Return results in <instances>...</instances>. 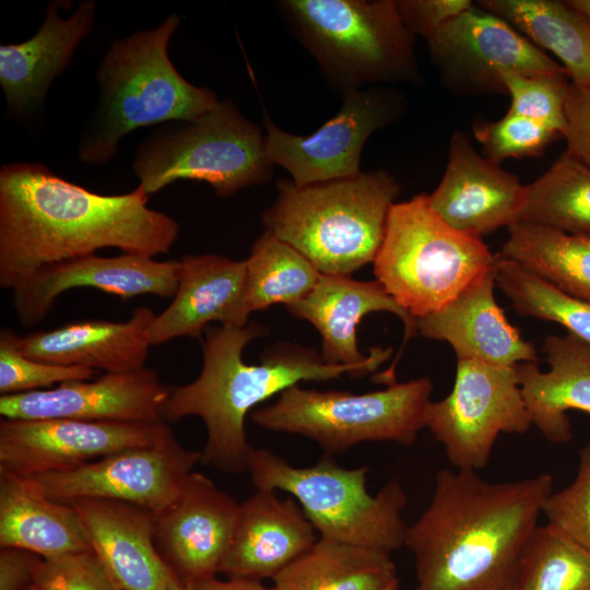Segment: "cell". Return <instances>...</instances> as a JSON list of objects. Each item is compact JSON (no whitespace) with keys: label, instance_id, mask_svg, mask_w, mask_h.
Masks as SVG:
<instances>
[{"label":"cell","instance_id":"obj_1","mask_svg":"<svg viewBox=\"0 0 590 590\" xmlns=\"http://www.w3.org/2000/svg\"><path fill=\"white\" fill-rule=\"evenodd\" d=\"M138 185L99 194L72 184L39 162L0 169V286L13 290L37 270L113 247L122 253L166 255L179 224L148 206Z\"/></svg>","mask_w":590,"mask_h":590},{"label":"cell","instance_id":"obj_2","mask_svg":"<svg viewBox=\"0 0 590 590\" xmlns=\"http://www.w3.org/2000/svg\"><path fill=\"white\" fill-rule=\"evenodd\" d=\"M552 493L547 473L491 483L473 470H439L428 506L405 530L415 590H508Z\"/></svg>","mask_w":590,"mask_h":590},{"label":"cell","instance_id":"obj_3","mask_svg":"<svg viewBox=\"0 0 590 590\" xmlns=\"http://www.w3.org/2000/svg\"><path fill=\"white\" fill-rule=\"evenodd\" d=\"M267 328L250 322L245 327H208L202 342L203 363L191 382L169 388L162 406V420L176 422L200 417L206 429L201 462L220 472L247 471L251 447L246 437L249 411L269 398L302 381H328L344 374L352 377L374 373L392 353V347L369 349L366 363H324L312 349L282 343L268 349L260 364H247L243 351Z\"/></svg>","mask_w":590,"mask_h":590},{"label":"cell","instance_id":"obj_4","mask_svg":"<svg viewBox=\"0 0 590 590\" xmlns=\"http://www.w3.org/2000/svg\"><path fill=\"white\" fill-rule=\"evenodd\" d=\"M179 25L180 16L170 13L157 26L110 44L96 71L98 103L78 144L82 163L106 164L131 131L191 120L217 104L213 90L185 80L169 58Z\"/></svg>","mask_w":590,"mask_h":590},{"label":"cell","instance_id":"obj_5","mask_svg":"<svg viewBox=\"0 0 590 590\" xmlns=\"http://www.w3.org/2000/svg\"><path fill=\"white\" fill-rule=\"evenodd\" d=\"M266 231L303 253L321 274L350 275L374 262L400 186L385 169L309 186L276 184Z\"/></svg>","mask_w":590,"mask_h":590},{"label":"cell","instance_id":"obj_6","mask_svg":"<svg viewBox=\"0 0 590 590\" xmlns=\"http://www.w3.org/2000/svg\"><path fill=\"white\" fill-rule=\"evenodd\" d=\"M278 11L342 96L380 84L423 81L414 38L396 0H281Z\"/></svg>","mask_w":590,"mask_h":590},{"label":"cell","instance_id":"obj_7","mask_svg":"<svg viewBox=\"0 0 590 590\" xmlns=\"http://www.w3.org/2000/svg\"><path fill=\"white\" fill-rule=\"evenodd\" d=\"M495 261L482 238L453 229L432 209L428 194L418 193L391 205L374 273L417 319L445 307Z\"/></svg>","mask_w":590,"mask_h":590},{"label":"cell","instance_id":"obj_8","mask_svg":"<svg viewBox=\"0 0 590 590\" xmlns=\"http://www.w3.org/2000/svg\"><path fill=\"white\" fill-rule=\"evenodd\" d=\"M247 471L257 489H280L295 498L320 538L388 554L404 546L408 496L394 480L370 495L367 467L343 468L324 455L311 467L297 468L268 449L252 448Z\"/></svg>","mask_w":590,"mask_h":590},{"label":"cell","instance_id":"obj_9","mask_svg":"<svg viewBox=\"0 0 590 590\" xmlns=\"http://www.w3.org/2000/svg\"><path fill=\"white\" fill-rule=\"evenodd\" d=\"M266 133L228 99L191 120L158 125L137 148L132 170L150 196L177 180L208 182L229 197L269 181Z\"/></svg>","mask_w":590,"mask_h":590},{"label":"cell","instance_id":"obj_10","mask_svg":"<svg viewBox=\"0 0 590 590\" xmlns=\"http://www.w3.org/2000/svg\"><path fill=\"white\" fill-rule=\"evenodd\" d=\"M433 382L422 377L363 394L292 386L276 402L251 412L258 426L314 440L324 455H341L366 441L411 446L425 427Z\"/></svg>","mask_w":590,"mask_h":590},{"label":"cell","instance_id":"obj_11","mask_svg":"<svg viewBox=\"0 0 590 590\" xmlns=\"http://www.w3.org/2000/svg\"><path fill=\"white\" fill-rule=\"evenodd\" d=\"M531 426L517 367L479 359H457L451 392L430 401L425 414V427L459 470L485 467L499 434H523Z\"/></svg>","mask_w":590,"mask_h":590},{"label":"cell","instance_id":"obj_12","mask_svg":"<svg viewBox=\"0 0 590 590\" xmlns=\"http://www.w3.org/2000/svg\"><path fill=\"white\" fill-rule=\"evenodd\" d=\"M342 97L340 110L308 135L284 131L264 116L268 157L287 170L296 186L358 176L368 138L399 120L408 105L400 91L382 85L352 91Z\"/></svg>","mask_w":590,"mask_h":590},{"label":"cell","instance_id":"obj_13","mask_svg":"<svg viewBox=\"0 0 590 590\" xmlns=\"http://www.w3.org/2000/svg\"><path fill=\"white\" fill-rule=\"evenodd\" d=\"M424 39L442 86L455 95L506 94V71L566 72L514 26L475 3Z\"/></svg>","mask_w":590,"mask_h":590},{"label":"cell","instance_id":"obj_14","mask_svg":"<svg viewBox=\"0 0 590 590\" xmlns=\"http://www.w3.org/2000/svg\"><path fill=\"white\" fill-rule=\"evenodd\" d=\"M201 459V451L182 447L169 429L151 445L123 449L78 468L25 479L55 500L109 499L155 514L178 497Z\"/></svg>","mask_w":590,"mask_h":590},{"label":"cell","instance_id":"obj_15","mask_svg":"<svg viewBox=\"0 0 590 590\" xmlns=\"http://www.w3.org/2000/svg\"><path fill=\"white\" fill-rule=\"evenodd\" d=\"M164 422L116 423L68 418L0 421V469L32 477L78 468L114 452L151 445Z\"/></svg>","mask_w":590,"mask_h":590},{"label":"cell","instance_id":"obj_16","mask_svg":"<svg viewBox=\"0 0 590 590\" xmlns=\"http://www.w3.org/2000/svg\"><path fill=\"white\" fill-rule=\"evenodd\" d=\"M240 504L192 472L178 497L153 514V542L175 578L189 587L214 578L229 552Z\"/></svg>","mask_w":590,"mask_h":590},{"label":"cell","instance_id":"obj_17","mask_svg":"<svg viewBox=\"0 0 590 590\" xmlns=\"http://www.w3.org/2000/svg\"><path fill=\"white\" fill-rule=\"evenodd\" d=\"M169 388L155 369L105 373L93 380H73L50 389L0 397V414L9 420L68 418L86 422L156 423Z\"/></svg>","mask_w":590,"mask_h":590},{"label":"cell","instance_id":"obj_18","mask_svg":"<svg viewBox=\"0 0 590 590\" xmlns=\"http://www.w3.org/2000/svg\"><path fill=\"white\" fill-rule=\"evenodd\" d=\"M528 186L485 155L464 131L450 138L445 173L428 194L435 213L453 229L482 238L521 220Z\"/></svg>","mask_w":590,"mask_h":590},{"label":"cell","instance_id":"obj_19","mask_svg":"<svg viewBox=\"0 0 590 590\" xmlns=\"http://www.w3.org/2000/svg\"><path fill=\"white\" fill-rule=\"evenodd\" d=\"M91 287L129 299L141 295L174 297L177 291L176 260L121 253L88 255L48 264L15 286L12 304L20 322L33 326L44 319L62 293Z\"/></svg>","mask_w":590,"mask_h":590},{"label":"cell","instance_id":"obj_20","mask_svg":"<svg viewBox=\"0 0 590 590\" xmlns=\"http://www.w3.org/2000/svg\"><path fill=\"white\" fill-rule=\"evenodd\" d=\"M72 1L52 0L46 5L38 31L20 44L0 46V85L12 117L31 118L43 108L54 80L69 67L75 50L92 32L95 0L81 2L63 19L59 12Z\"/></svg>","mask_w":590,"mask_h":590},{"label":"cell","instance_id":"obj_21","mask_svg":"<svg viewBox=\"0 0 590 590\" xmlns=\"http://www.w3.org/2000/svg\"><path fill=\"white\" fill-rule=\"evenodd\" d=\"M293 316L310 322L321 335L320 357L327 364L361 365L368 355L358 350L357 327L370 312L387 311L400 318L404 338L398 356L384 373L380 382H396L397 362L409 340L417 331L416 319L402 308L380 282L357 281L350 275L321 274L314 290L302 299L285 306Z\"/></svg>","mask_w":590,"mask_h":590},{"label":"cell","instance_id":"obj_22","mask_svg":"<svg viewBox=\"0 0 590 590\" xmlns=\"http://www.w3.org/2000/svg\"><path fill=\"white\" fill-rule=\"evenodd\" d=\"M176 274L177 291L172 303L151 323L152 345L179 337L201 339L211 322L247 324L251 312L245 260L213 253L186 255L176 260Z\"/></svg>","mask_w":590,"mask_h":590},{"label":"cell","instance_id":"obj_23","mask_svg":"<svg viewBox=\"0 0 590 590\" xmlns=\"http://www.w3.org/2000/svg\"><path fill=\"white\" fill-rule=\"evenodd\" d=\"M495 266L468 285L449 304L416 319L425 338L445 341L457 359H479L495 366L536 362L534 345L507 319L494 296Z\"/></svg>","mask_w":590,"mask_h":590},{"label":"cell","instance_id":"obj_24","mask_svg":"<svg viewBox=\"0 0 590 590\" xmlns=\"http://www.w3.org/2000/svg\"><path fill=\"white\" fill-rule=\"evenodd\" d=\"M76 510L92 552L121 590H169L175 577L153 542V512L109 499L80 498Z\"/></svg>","mask_w":590,"mask_h":590},{"label":"cell","instance_id":"obj_25","mask_svg":"<svg viewBox=\"0 0 590 590\" xmlns=\"http://www.w3.org/2000/svg\"><path fill=\"white\" fill-rule=\"evenodd\" d=\"M318 540L298 502L257 489L240 504L239 518L221 573L229 578H274Z\"/></svg>","mask_w":590,"mask_h":590},{"label":"cell","instance_id":"obj_26","mask_svg":"<svg viewBox=\"0 0 590 590\" xmlns=\"http://www.w3.org/2000/svg\"><path fill=\"white\" fill-rule=\"evenodd\" d=\"M154 317L151 308L140 306L127 321H73L17 335V345L26 356L46 363L113 374L134 371L144 367Z\"/></svg>","mask_w":590,"mask_h":590},{"label":"cell","instance_id":"obj_27","mask_svg":"<svg viewBox=\"0 0 590 590\" xmlns=\"http://www.w3.org/2000/svg\"><path fill=\"white\" fill-rule=\"evenodd\" d=\"M542 351L548 370L536 362L517 364L519 384L532 425L548 441L565 444L571 439L567 412L590 414V345L567 332L547 335Z\"/></svg>","mask_w":590,"mask_h":590},{"label":"cell","instance_id":"obj_28","mask_svg":"<svg viewBox=\"0 0 590 590\" xmlns=\"http://www.w3.org/2000/svg\"><path fill=\"white\" fill-rule=\"evenodd\" d=\"M0 547L32 552L44 559L90 551L76 510L55 500L27 479L0 469Z\"/></svg>","mask_w":590,"mask_h":590},{"label":"cell","instance_id":"obj_29","mask_svg":"<svg viewBox=\"0 0 590 590\" xmlns=\"http://www.w3.org/2000/svg\"><path fill=\"white\" fill-rule=\"evenodd\" d=\"M475 4L509 23L543 51L550 50L571 83L590 86V21L567 1L479 0Z\"/></svg>","mask_w":590,"mask_h":590},{"label":"cell","instance_id":"obj_30","mask_svg":"<svg viewBox=\"0 0 590 590\" xmlns=\"http://www.w3.org/2000/svg\"><path fill=\"white\" fill-rule=\"evenodd\" d=\"M397 578L390 554L318 540L273 578L275 590H379Z\"/></svg>","mask_w":590,"mask_h":590},{"label":"cell","instance_id":"obj_31","mask_svg":"<svg viewBox=\"0 0 590 590\" xmlns=\"http://www.w3.org/2000/svg\"><path fill=\"white\" fill-rule=\"evenodd\" d=\"M498 252L566 295L590 304V237L519 221Z\"/></svg>","mask_w":590,"mask_h":590},{"label":"cell","instance_id":"obj_32","mask_svg":"<svg viewBox=\"0 0 590 590\" xmlns=\"http://www.w3.org/2000/svg\"><path fill=\"white\" fill-rule=\"evenodd\" d=\"M249 311L296 303L317 285L321 273L297 249L266 231L245 260Z\"/></svg>","mask_w":590,"mask_h":590},{"label":"cell","instance_id":"obj_33","mask_svg":"<svg viewBox=\"0 0 590 590\" xmlns=\"http://www.w3.org/2000/svg\"><path fill=\"white\" fill-rule=\"evenodd\" d=\"M521 221L590 237V168L560 155L528 185Z\"/></svg>","mask_w":590,"mask_h":590},{"label":"cell","instance_id":"obj_34","mask_svg":"<svg viewBox=\"0 0 590 590\" xmlns=\"http://www.w3.org/2000/svg\"><path fill=\"white\" fill-rule=\"evenodd\" d=\"M508 590H590V553L552 524L538 526Z\"/></svg>","mask_w":590,"mask_h":590},{"label":"cell","instance_id":"obj_35","mask_svg":"<svg viewBox=\"0 0 590 590\" xmlns=\"http://www.w3.org/2000/svg\"><path fill=\"white\" fill-rule=\"evenodd\" d=\"M495 281L517 314L556 322L590 345V304L566 295L499 253H496Z\"/></svg>","mask_w":590,"mask_h":590},{"label":"cell","instance_id":"obj_36","mask_svg":"<svg viewBox=\"0 0 590 590\" xmlns=\"http://www.w3.org/2000/svg\"><path fill=\"white\" fill-rule=\"evenodd\" d=\"M506 92L511 97L508 111L538 121L558 132L565 130V99L570 81L566 72L502 74Z\"/></svg>","mask_w":590,"mask_h":590},{"label":"cell","instance_id":"obj_37","mask_svg":"<svg viewBox=\"0 0 590 590\" xmlns=\"http://www.w3.org/2000/svg\"><path fill=\"white\" fill-rule=\"evenodd\" d=\"M17 333L0 331V393L1 396L40 390L55 384L90 380L96 370L81 366H63L33 359L21 352Z\"/></svg>","mask_w":590,"mask_h":590},{"label":"cell","instance_id":"obj_38","mask_svg":"<svg viewBox=\"0 0 590 590\" xmlns=\"http://www.w3.org/2000/svg\"><path fill=\"white\" fill-rule=\"evenodd\" d=\"M473 137L482 145L484 155L499 164L508 157L540 155L562 135L538 121L508 111L496 121L476 122Z\"/></svg>","mask_w":590,"mask_h":590},{"label":"cell","instance_id":"obj_39","mask_svg":"<svg viewBox=\"0 0 590 590\" xmlns=\"http://www.w3.org/2000/svg\"><path fill=\"white\" fill-rule=\"evenodd\" d=\"M542 514L547 523L590 553V439L580 450L575 480L547 497Z\"/></svg>","mask_w":590,"mask_h":590},{"label":"cell","instance_id":"obj_40","mask_svg":"<svg viewBox=\"0 0 590 590\" xmlns=\"http://www.w3.org/2000/svg\"><path fill=\"white\" fill-rule=\"evenodd\" d=\"M31 589L121 590L92 550L56 558H42L35 568Z\"/></svg>","mask_w":590,"mask_h":590},{"label":"cell","instance_id":"obj_41","mask_svg":"<svg viewBox=\"0 0 590 590\" xmlns=\"http://www.w3.org/2000/svg\"><path fill=\"white\" fill-rule=\"evenodd\" d=\"M564 110L565 154L590 168V86L570 82Z\"/></svg>","mask_w":590,"mask_h":590},{"label":"cell","instance_id":"obj_42","mask_svg":"<svg viewBox=\"0 0 590 590\" xmlns=\"http://www.w3.org/2000/svg\"><path fill=\"white\" fill-rule=\"evenodd\" d=\"M396 2L408 30L423 38L473 5L470 0H396Z\"/></svg>","mask_w":590,"mask_h":590},{"label":"cell","instance_id":"obj_43","mask_svg":"<svg viewBox=\"0 0 590 590\" xmlns=\"http://www.w3.org/2000/svg\"><path fill=\"white\" fill-rule=\"evenodd\" d=\"M40 556L15 547L0 550V590H27Z\"/></svg>","mask_w":590,"mask_h":590},{"label":"cell","instance_id":"obj_44","mask_svg":"<svg viewBox=\"0 0 590 590\" xmlns=\"http://www.w3.org/2000/svg\"><path fill=\"white\" fill-rule=\"evenodd\" d=\"M191 590H275L274 587H267L259 580L246 578H229L219 580L215 577L189 586Z\"/></svg>","mask_w":590,"mask_h":590},{"label":"cell","instance_id":"obj_45","mask_svg":"<svg viewBox=\"0 0 590 590\" xmlns=\"http://www.w3.org/2000/svg\"><path fill=\"white\" fill-rule=\"evenodd\" d=\"M567 2L590 21V0H568Z\"/></svg>","mask_w":590,"mask_h":590},{"label":"cell","instance_id":"obj_46","mask_svg":"<svg viewBox=\"0 0 590 590\" xmlns=\"http://www.w3.org/2000/svg\"><path fill=\"white\" fill-rule=\"evenodd\" d=\"M400 582L398 577L391 580L389 583H387L385 587L380 588L379 590H399Z\"/></svg>","mask_w":590,"mask_h":590},{"label":"cell","instance_id":"obj_47","mask_svg":"<svg viewBox=\"0 0 590 590\" xmlns=\"http://www.w3.org/2000/svg\"><path fill=\"white\" fill-rule=\"evenodd\" d=\"M169 590H191L190 588L181 585L175 577L173 578L170 582Z\"/></svg>","mask_w":590,"mask_h":590},{"label":"cell","instance_id":"obj_48","mask_svg":"<svg viewBox=\"0 0 590 590\" xmlns=\"http://www.w3.org/2000/svg\"><path fill=\"white\" fill-rule=\"evenodd\" d=\"M27 590H32L31 587Z\"/></svg>","mask_w":590,"mask_h":590}]
</instances>
